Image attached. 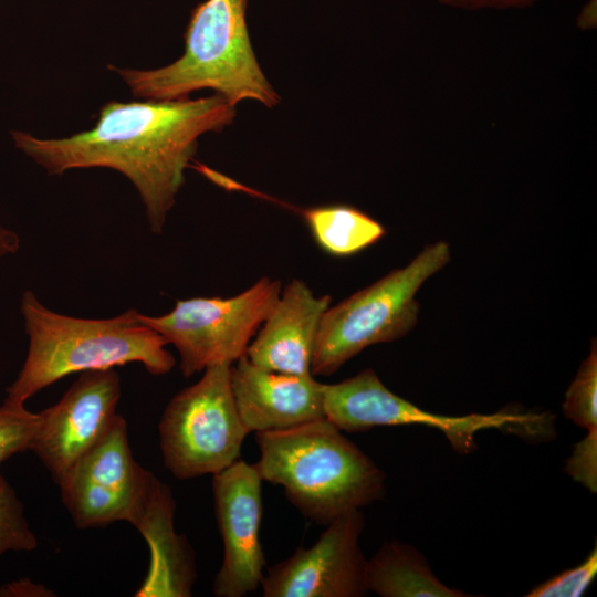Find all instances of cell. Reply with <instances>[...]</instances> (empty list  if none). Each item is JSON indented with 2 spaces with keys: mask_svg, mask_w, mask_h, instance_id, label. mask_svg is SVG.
<instances>
[{
  "mask_svg": "<svg viewBox=\"0 0 597 597\" xmlns=\"http://www.w3.org/2000/svg\"><path fill=\"white\" fill-rule=\"evenodd\" d=\"M281 291L279 280L264 276L234 296L177 300L168 313L140 318L177 349L180 370L190 377L244 356Z\"/></svg>",
  "mask_w": 597,
  "mask_h": 597,
  "instance_id": "cell-8",
  "label": "cell"
},
{
  "mask_svg": "<svg viewBox=\"0 0 597 597\" xmlns=\"http://www.w3.org/2000/svg\"><path fill=\"white\" fill-rule=\"evenodd\" d=\"M20 247V235L14 230L0 224V263L14 255Z\"/></svg>",
  "mask_w": 597,
  "mask_h": 597,
  "instance_id": "cell-24",
  "label": "cell"
},
{
  "mask_svg": "<svg viewBox=\"0 0 597 597\" xmlns=\"http://www.w3.org/2000/svg\"><path fill=\"white\" fill-rule=\"evenodd\" d=\"M329 295L316 296L302 280L289 282L247 348L255 366L291 375H312V359Z\"/></svg>",
  "mask_w": 597,
  "mask_h": 597,
  "instance_id": "cell-14",
  "label": "cell"
},
{
  "mask_svg": "<svg viewBox=\"0 0 597 597\" xmlns=\"http://www.w3.org/2000/svg\"><path fill=\"white\" fill-rule=\"evenodd\" d=\"M563 413L575 425L597 430V344L591 342L590 352L583 360L569 385L562 405Z\"/></svg>",
  "mask_w": 597,
  "mask_h": 597,
  "instance_id": "cell-18",
  "label": "cell"
},
{
  "mask_svg": "<svg viewBox=\"0 0 597 597\" xmlns=\"http://www.w3.org/2000/svg\"><path fill=\"white\" fill-rule=\"evenodd\" d=\"M451 259L449 244L427 245L406 266L355 292L322 316L311 371L329 376L368 346L407 335L418 322L416 294Z\"/></svg>",
  "mask_w": 597,
  "mask_h": 597,
  "instance_id": "cell-5",
  "label": "cell"
},
{
  "mask_svg": "<svg viewBox=\"0 0 597 597\" xmlns=\"http://www.w3.org/2000/svg\"><path fill=\"white\" fill-rule=\"evenodd\" d=\"M150 472L133 458L127 425L117 415L106 433L86 451L57 485L80 528L130 521Z\"/></svg>",
  "mask_w": 597,
  "mask_h": 597,
  "instance_id": "cell-9",
  "label": "cell"
},
{
  "mask_svg": "<svg viewBox=\"0 0 597 597\" xmlns=\"http://www.w3.org/2000/svg\"><path fill=\"white\" fill-rule=\"evenodd\" d=\"M212 476L217 523L223 542V561L213 594L242 597L260 587L265 566L259 537L263 480L255 464L241 459Z\"/></svg>",
  "mask_w": 597,
  "mask_h": 597,
  "instance_id": "cell-12",
  "label": "cell"
},
{
  "mask_svg": "<svg viewBox=\"0 0 597 597\" xmlns=\"http://www.w3.org/2000/svg\"><path fill=\"white\" fill-rule=\"evenodd\" d=\"M368 591L383 597H463L432 573L426 558L412 546L396 541L385 543L367 561Z\"/></svg>",
  "mask_w": 597,
  "mask_h": 597,
  "instance_id": "cell-16",
  "label": "cell"
},
{
  "mask_svg": "<svg viewBox=\"0 0 597 597\" xmlns=\"http://www.w3.org/2000/svg\"><path fill=\"white\" fill-rule=\"evenodd\" d=\"M310 547L300 546L263 575L264 597H359L368 591L367 559L359 545L360 510L328 523Z\"/></svg>",
  "mask_w": 597,
  "mask_h": 597,
  "instance_id": "cell-10",
  "label": "cell"
},
{
  "mask_svg": "<svg viewBox=\"0 0 597 597\" xmlns=\"http://www.w3.org/2000/svg\"><path fill=\"white\" fill-rule=\"evenodd\" d=\"M565 471L590 492L597 490V430L588 431L574 448Z\"/></svg>",
  "mask_w": 597,
  "mask_h": 597,
  "instance_id": "cell-22",
  "label": "cell"
},
{
  "mask_svg": "<svg viewBox=\"0 0 597 597\" xmlns=\"http://www.w3.org/2000/svg\"><path fill=\"white\" fill-rule=\"evenodd\" d=\"M597 574V547L583 563L566 569L534 587L527 597H578L591 585Z\"/></svg>",
  "mask_w": 597,
  "mask_h": 597,
  "instance_id": "cell-21",
  "label": "cell"
},
{
  "mask_svg": "<svg viewBox=\"0 0 597 597\" xmlns=\"http://www.w3.org/2000/svg\"><path fill=\"white\" fill-rule=\"evenodd\" d=\"M231 386L239 416L250 432L290 429L325 418L323 384L253 365L247 356L231 366Z\"/></svg>",
  "mask_w": 597,
  "mask_h": 597,
  "instance_id": "cell-13",
  "label": "cell"
},
{
  "mask_svg": "<svg viewBox=\"0 0 597 597\" xmlns=\"http://www.w3.org/2000/svg\"><path fill=\"white\" fill-rule=\"evenodd\" d=\"M121 392L114 368L83 371L55 405L38 412L30 451L56 484L109 429Z\"/></svg>",
  "mask_w": 597,
  "mask_h": 597,
  "instance_id": "cell-11",
  "label": "cell"
},
{
  "mask_svg": "<svg viewBox=\"0 0 597 597\" xmlns=\"http://www.w3.org/2000/svg\"><path fill=\"white\" fill-rule=\"evenodd\" d=\"M440 3L459 9H513L532 6L538 0H438Z\"/></svg>",
  "mask_w": 597,
  "mask_h": 597,
  "instance_id": "cell-23",
  "label": "cell"
},
{
  "mask_svg": "<svg viewBox=\"0 0 597 597\" xmlns=\"http://www.w3.org/2000/svg\"><path fill=\"white\" fill-rule=\"evenodd\" d=\"M596 21V0H590L585 4L583 8L578 22L583 24V27H591L593 22Z\"/></svg>",
  "mask_w": 597,
  "mask_h": 597,
  "instance_id": "cell-25",
  "label": "cell"
},
{
  "mask_svg": "<svg viewBox=\"0 0 597 597\" xmlns=\"http://www.w3.org/2000/svg\"><path fill=\"white\" fill-rule=\"evenodd\" d=\"M39 413L24 404L6 398L0 406V464L15 453L30 450Z\"/></svg>",
  "mask_w": 597,
  "mask_h": 597,
  "instance_id": "cell-20",
  "label": "cell"
},
{
  "mask_svg": "<svg viewBox=\"0 0 597 597\" xmlns=\"http://www.w3.org/2000/svg\"><path fill=\"white\" fill-rule=\"evenodd\" d=\"M325 419L345 432H362L384 426H426L444 433L459 453L476 448L475 434L500 429L523 438H542L552 433L546 413L501 410L495 413H471L460 417L426 411L390 391L371 368L335 384H323Z\"/></svg>",
  "mask_w": 597,
  "mask_h": 597,
  "instance_id": "cell-7",
  "label": "cell"
},
{
  "mask_svg": "<svg viewBox=\"0 0 597 597\" xmlns=\"http://www.w3.org/2000/svg\"><path fill=\"white\" fill-rule=\"evenodd\" d=\"M175 501L167 488L150 474L133 523L147 540L151 563L148 577L138 590L140 596H189L195 580L190 549L175 533Z\"/></svg>",
  "mask_w": 597,
  "mask_h": 597,
  "instance_id": "cell-15",
  "label": "cell"
},
{
  "mask_svg": "<svg viewBox=\"0 0 597 597\" xmlns=\"http://www.w3.org/2000/svg\"><path fill=\"white\" fill-rule=\"evenodd\" d=\"M247 0H206L191 11L184 54L171 64L137 70L107 65L137 98L180 100L212 90L231 105L254 100L268 108L281 101L251 45Z\"/></svg>",
  "mask_w": 597,
  "mask_h": 597,
  "instance_id": "cell-4",
  "label": "cell"
},
{
  "mask_svg": "<svg viewBox=\"0 0 597 597\" xmlns=\"http://www.w3.org/2000/svg\"><path fill=\"white\" fill-rule=\"evenodd\" d=\"M235 114V106L219 94L195 100L109 101L87 130L61 138L12 130L11 138L15 148L49 175L88 168L121 172L137 190L150 231L160 234L199 137L222 130Z\"/></svg>",
  "mask_w": 597,
  "mask_h": 597,
  "instance_id": "cell-1",
  "label": "cell"
},
{
  "mask_svg": "<svg viewBox=\"0 0 597 597\" xmlns=\"http://www.w3.org/2000/svg\"><path fill=\"white\" fill-rule=\"evenodd\" d=\"M38 541L24 515L23 504L0 474V556L7 552H30Z\"/></svg>",
  "mask_w": 597,
  "mask_h": 597,
  "instance_id": "cell-19",
  "label": "cell"
},
{
  "mask_svg": "<svg viewBox=\"0 0 597 597\" xmlns=\"http://www.w3.org/2000/svg\"><path fill=\"white\" fill-rule=\"evenodd\" d=\"M20 312L28 336L24 363L6 389L8 399L25 404L55 381L75 373L138 363L149 374H168L176 365L167 342L129 308L113 317L82 318L46 307L31 290Z\"/></svg>",
  "mask_w": 597,
  "mask_h": 597,
  "instance_id": "cell-2",
  "label": "cell"
},
{
  "mask_svg": "<svg viewBox=\"0 0 597 597\" xmlns=\"http://www.w3.org/2000/svg\"><path fill=\"white\" fill-rule=\"evenodd\" d=\"M262 480L281 485L308 520L327 525L380 500L385 474L342 430L323 418L256 432Z\"/></svg>",
  "mask_w": 597,
  "mask_h": 597,
  "instance_id": "cell-3",
  "label": "cell"
},
{
  "mask_svg": "<svg viewBox=\"0 0 597 597\" xmlns=\"http://www.w3.org/2000/svg\"><path fill=\"white\" fill-rule=\"evenodd\" d=\"M231 366L219 364L180 390L166 406L160 422V449L166 468L177 479L216 474L240 459L250 433L235 407Z\"/></svg>",
  "mask_w": 597,
  "mask_h": 597,
  "instance_id": "cell-6",
  "label": "cell"
},
{
  "mask_svg": "<svg viewBox=\"0 0 597 597\" xmlns=\"http://www.w3.org/2000/svg\"><path fill=\"white\" fill-rule=\"evenodd\" d=\"M315 241L327 253L345 256L377 242L385 228L362 210L328 205L301 210Z\"/></svg>",
  "mask_w": 597,
  "mask_h": 597,
  "instance_id": "cell-17",
  "label": "cell"
}]
</instances>
